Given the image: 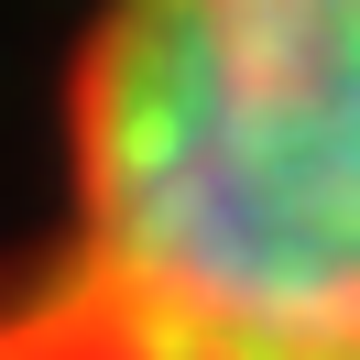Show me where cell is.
<instances>
[{"mask_svg":"<svg viewBox=\"0 0 360 360\" xmlns=\"http://www.w3.org/2000/svg\"><path fill=\"white\" fill-rule=\"evenodd\" d=\"M0 360H360V0H88Z\"/></svg>","mask_w":360,"mask_h":360,"instance_id":"6da1fadb","label":"cell"}]
</instances>
